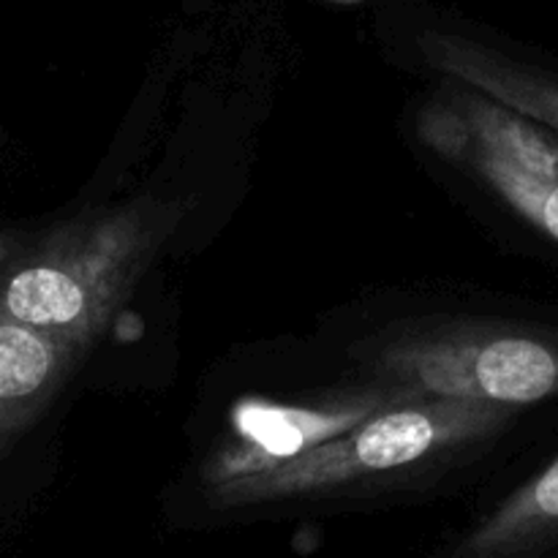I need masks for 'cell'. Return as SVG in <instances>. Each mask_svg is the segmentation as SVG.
I'll list each match as a JSON object with an SVG mask.
<instances>
[{
	"mask_svg": "<svg viewBox=\"0 0 558 558\" xmlns=\"http://www.w3.org/2000/svg\"><path fill=\"white\" fill-rule=\"evenodd\" d=\"M515 409L461 398L407 396L270 472L210 488L216 507H259L281 501L336 499L349 490L387 485L392 477L447 461L494 439Z\"/></svg>",
	"mask_w": 558,
	"mask_h": 558,
	"instance_id": "2",
	"label": "cell"
},
{
	"mask_svg": "<svg viewBox=\"0 0 558 558\" xmlns=\"http://www.w3.org/2000/svg\"><path fill=\"white\" fill-rule=\"evenodd\" d=\"M365 368L398 396L521 409L558 396V330L512 322H420L371 341Z\"/></svg>",
	"mask_w": 558,
	"mask_h": 558,
	"instance_id": "3",
	"label": "cell"
},
{
	"mask_svg": "<svg viewBox=\"0 0 558 558\" xmlns=\"http://www.w3.org/2000/svg\"><path fill=\"white\" fill-rule=\"evenodd\" d=\"M398 398L407 396L376 385L368 392L336 398L319 407H289L270 401L238 403L232 412V436L207 461L205 483L216 488L232 480L283 466L303 452L343 436Z\"/></svg>",
	"mask_w": 558,
	"mask_h": 558,
	"instance_id": "5",
	"label": "cell"
},
{
	"mask_svg": "<svg viewBox=\"0 0 558 558\" xmlns=\"http://www.w3.org/2000/svg\"><path fill=\"white\" fill-rule=\"evenodd\" d=\"M87 349L0 314V456L58 398Z\"/></svg>",
	"mask_w": 558,
	"mask_h": 558,
	"instance_id": "6",
	"label": "cell"
},
{
	"mask_svg": "<svg viewBox=\"0 0 558 558\" xmlns=\"http://www.w3.org/2000/svg\"><path fill=\"white\" fill-rule=\"evenodd\" d=\"M420 140L558 243V131L461 85L425 104Z\"/></svg>",
	"mask_w": 558,
	"mask_h": 558,
	"instance_id": "4",
	"label": "cell"
},
{
	"mask_svg": "<svg viewBox=\"0 0 558 558\" xmlns=\"http://www.w3.org/2000/svg\"><path fill=\"white\" fill-rule=\"evenodd\" d=\"M558 548V458L507 496L447 558H537Z\"/></svg>",
	"mask_w": 558,
	"mask_h": 558,
	"instance_id": "8",
	"label": "cell"
},
{
	"mask_svg": "<svg viewBox=\"0 0 558 558\" xmlns=\"http://www.w3.org/2000/svg\"><path fill=\"white\" fill-rule=\"evenodd\" d=\"M180 216L174 202L145 196L60 223L0 272V314L90 349Z\"/></svg>",
	"mask_w": 558,
	"mask_h": 558,
	"instance_id": "1",
	"label": "cell"
},
{
	"mask_svg": "<svg viewBox=\"0 0 558 558\" xmlns=\"http://www.w3.org/2000/svg\"><path fill=\"white\" fill-rule=\"evenodd\" d=\"M22 254V240L16 234L0 232V272Z\"/></svg>",
	"mask_w": 558,
	"mask_h": 558,
	"instance_id": "9",
	"label": "cell"
},
{
	"mask_svg": "<svg viewBox=\"0 0 558 558\" xmlns=\"http://www.w3.org/2000/svg\"><path fill=\"white\" fill-rule=\"evenodd\" d=\"M417 47L428 65L447 76V82H461L472 90L485 93L494 101L526 114L534 123L558 131V76L534 65L518 63L474 38L461 33L425 31Z\"/></svg>",
	"mask_w": 558,
	"mask_h": 558,
	"instance_id": "7",
	"label": "cell"
}]
</instances>
